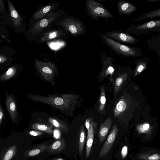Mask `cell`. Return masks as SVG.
Masks as SVG:
<instances>
[{"instance_id": "6da1fadb", "label": "cell", "mask_w": 160, "mask_h": 160, "mask_svg": "<svg viewBox=\"0 0 160 160\" xmlns=\"http://www.w3.org/2000/svg\"><path fill=\"white\" fill-rule=\"evenodd\" d=\"M27 98L34 102L48 104L53 108L72 117L74 111L80 104V96L74 93L49 94L48 96L28 95Z\"/></svg>"}, {"instance_id": "7a4b0ae2", "label": "cell", "mask_w": 160, "mask_h": 160, "mask_svg": "<svg viewBox=\"0 0 160 160\" xmlns=\"http://www.w3.org/2000/svg\"><path fill=\"white\" fill-rule=\"evenodd\" d=\"M62 9L58 8L43 18L30 26L26 35L31 41L37 40L45 32L52 28L53 25L63 15Z\"/></svg>"}, {"instance_id": "3957f363", "label": "cell", "mask_w": 160, "mask_h": 160, "mask_svg": "<svg viewBox=\"0 0 160 160\" xmlns=\"http://www.w3.org/2000/svg\"><path fill=\"white\" fill-rule=\"evenodd\" d=\"M54 25L63 29L69 36L77 37L86 33L87 29L84 23L80 20L72 16L63 15Z\"/></svg>"}, {"instance_id": "277c9868", "label": "cell", "mask_w": 160, "mask_h": 160, "mask_svg": "<svg viewBox=\"0 0 160 160\" xmlns=\"http://www.w3.org/2000/svg\"><path fill=\"white\" fill-rule=\"evenodd\" d=\"M102 41L117 54L125 57L138 58L142 54L141 50L137 47H129L109 38L100 33Z\"/></svg>"}, {"instance_id": "5b68a950", "label": "cell", "mask_w": 160, "mask_h": 160, "mask_svg": "<svg viewBox=\"0 0 160 160\" xmlns=\"http://www.w3.org/2000/svg\"><path fill=\"white\" fill-rule=\"evenodd\" d=\"M85 13L92 20H98L99 18H115L100 2L94 0H86Z\"/></svg>"}, {"instance_id": "8992f818", "label": "cell", "mask_w": 160, "mask_h": 160, "mask_svg": "<svg viewBox=\"0 0 160 160\" xmlns=\"http://www.w3.org/2000/svg\"><path fill=\"white\" fill-rule=\"evenodd\" d=\"M43 61L35 59L34 63L39 73L48 82H52L56 76H58L59 72L54 62L44 58Z\"/></svg>"}, {"instance_id": "52a82bcc", "label": "cell", "mask_w": 160, "mask_h": 160, "mask_svg": "<svg viewBox=\"0 0 160 160\" xmlns=\"http://www.w3.org/2000/svg\"><path fill=\"white\" fill-rule=\"evenodd\" d=\"M125 31L127 33H131L137 36L148 34L151 32H159L160 20L151 21L138 25L132 24L126 28Z\"/></svg>"}, {"instance_id": "ba28073f", "label": "cell", "mask_w": 160, "mask_h": 160, "mask_svg": "<svg viewBox=\"0 0 160 160\" xmlns=\"http://www.w3.org/2000/svg\"><path fill=\"white\" fill-rule=\"evenodd\" d=\"M68 37V33L61 27L52 28L38 38L36 42L39 44L48 41L65 39Z\"/></svg>"}, {"instance_id": "9c48e42d", "label": "cell", "mask_w": 160, "mask_h": 160, "mask_svg": "<svg viewBox=\"0 0 160 160\" xmlns=\"http://www.w3.org/2000/svg\"><path fill=\"white\" fill-rule=\"evenodd\" d=\"M105 36L118 42L134 44L140 42L137 38L128 34L125 32L120 31H109L103 33Z\"/></svg>"}, {"instance_id": "30bf717a", "label": "cell", "mask_w": 160, "mask_h": 160, "mask_svg": "<svg viewBox=\"0 0 160 160\" xmlns=\"http://www.w3.org/2000/svg\"><path fill=\"white\" fill-rule=\"evenodd\" d=\"M118 131V126L114 124L107 139L102 147L99 154V158H104L110 151L115 141Z\"/></svg>"}, {"instance_id": "8fae6325", "label": "cell", "mask_w": 160, "mask_h": 160, "mask_svg": "<svg viewBox=\"0 0 160 160\" xmlns=\"http://www.w3.org/2000/svg\"><path fill=\"white\" fill-rule=\"evenodd\" d=\"M58 3L53 2L48 4L37 11L33 13L30 19V26L51 13L55 11L58 9Z\"/></svg>"}, {"instance_id": "7c38bea8", "label": "cell", "mask_w": 160, "mask_h": 160, "mask_svg": "<svg viewBox=\"0 0 160 160\" xmlns=\"http://www.w3.org/2000/svg\"><path fill=\"white\" fill-rule=\"evenodd\" d=\"M85 125L88 130L86 154V158L87 159L91 152L94 139V131L97 123L93 120L92 118H90L86 120Z\"/></svg>"}, {"instance_id": "4fadbf2b", "label": "cell", "mask_w": 160, "mask_h": 160, "mask_svg": "<svg viewBox=\"0 0 160 160\" xmlns=\"http://www.w3.org/2000/svg\"><path fill=\"white\" fill-rule=\"evenodd\" d=\"M100 56L102 66L100 76L102 78L107 77L108 75L112 77L114 72V69L112 65L114 61L113 58L108 56L104 52L101 53Z\"/></svg>"}, {"instance_id": "5bb4252c", "label": "cell", "mask_w": 160, "mask_h": 160, "mask_svg": "<svg viewBox=\"0 0 160 160\" xmlns=\"http://www.w3.org/2000/svg\"><path fill=\"white\" fill-rule=\"evenodd\" d=\"M9 14L12 27L16 29L22 28L24 26L23 16L20 15L17 11L12 2L9 0L7 1Z\"/></svg>"}, {"instance_id": "9a60e30c", "label": "cell", "mask_w": 160, "mask_h": 160, "mask_svg": "<svg viewBox=\"0 0 160 160\" xmlns=\"http://www.w3.org/2000/svg\"><path fill=\"white\" fill-rule=\"evenodd\" d=\"M118 11L119 15L127 16L130 15L137 9L134 4L128 1L121 0L117 4Z\"/></svg>"}, {"instance_id": "2e32d148", "label": "cell", "mask_w": 160, "mask_h": 160, "mask_svg": "<svg viewBox=\"0 0 160 160\" xmlns=\"http://www.w3.org/2000/svg\"><path fill=\"white\" fill-rule=\"evenodd\" d=\"M129 74L128 70L119 72L115 80L114 86L115 95H116L124 86Z\"/></svg>"}, {"instance_id": "e0dca14e", "label": "cell", "mask_w": 160, "mask_h": 160, "mask_svg": "<svg viewBox=\"0 0 160 160\" xmlns=\"http://www.w3.org/2000/svg\"><path fill=\"white\" fill-rule=\"evenodd\" d=\"M5 104L11 119L13 122L15 121L17 117V111L15 101L13 97L6 93Z\"/></svg>"}, {"instance_id": "ac0fdd59", "label": "cell", "mask_w": 160, "mask_h": 160, "mask_svg": "<svg viewBox=\"0 0 160 160\" xmlns=\"http://www.w3.org/2000/svg\"><path fill=\"white\" fill-rule=\"evenodd\" d=\"M112 123V119L109 117L101 124L98 132V137L100 143H102L104 140L111 128Z\"/></svg>"}, {"instance_id": "d6986e66", "label": "cell", "mask_w": 160, "mask_h": 160, "mask_svg": "<svg viewBox=\"0 0 160 160\" xmlns=\"http://www.w3.org/2000/svg\"><path fill=\"white\" fill-rule=\"evenodd\" d=\"M65 147L64 139L62 138L58 139L48 147V152L50 153H59L64 150Z\"/></svg>"}, {"instance_id": "ffe728a7", "label": "cell", "mask_w": 160, "mask_h": 160, "mask_svg": "<svg viewBox=\"0 0 160 160\" xmlns=\"http://www.w3.org/2000/svg\"><path fill=\"white\" fill-rule=\"evenodd\" d=\"M48 121L52 126L63 132H68V128L67 124L60 119L50 117L48 120Z\"/></svg>"}, {"instance_id": "44dd1931", "label": "cell", "mask_w": 160, "mask_h": 160, "mask_svg": "<svg viewBox=\"0 0 160 160\" xmlns=\"http://www.w3.org/2000/svg\"><path fill=\"white\" fill-rule=\"evenodd\" d=\"M136 64L135 68L133 71L136 76L145 70L148 67V62L146 57H143L134 60Z\"/></svg>"}, {"instance_id": "7402d4cb", "label": "cell", "mask_w": 160, "mask_h": 160, "mask_svg": "<svg viewBox=\"0 0 160 160\" xmlns=\"http://www.w3.org/2000/svg\"><path fill=\"white\" fill-rule=\"evenodd\" d=\"M78 132V149L79 154L82 155L83 153L86 139L85 131L83 125H82L80 126Z\"/></svg>"}, {"instance_id": "603a6c76", "label": "cell", "mask_w": 160, "mask_h": 160, "mask_svg": "<svg viewBox=\"0 0 160 160\" xmlns=\"http://www.w3.org/2000/svg\"><path fill=\"white\" fill-rule=\"evenodd\" d=\"M53 126L51 124H45L41 123H34L32 124L31 128L34 129L52 134L53 133Z\"/></svg>"}, {"instance_id": "cb8c5ba5", "label": "cell", "mask_w": 160, "mask_h": 160, "mask_svg": "<svg viewBox=\"0 0 160 160\" xmlns=\"http://www.w3.org/2000/svg\"><path fill=\"white\" fill-rule=\"evenodd\" d=\"M160 17V8L145 13L141 15L140 17L134 20L135 22L140 21L151 18Z\"/></svg>"}, {"instance_id": "d4e9b609", "label": "cell", "mask_w": 160, "mask_h": 160, "mask_svg": "<svg viewBox=\"0 0 160 160\" xmlns=\"http://www.w3.org/2000/svg\"><path fill=\"white\" fill-rule=\"evenodd\" d=\"M5 3L4 0H0V13L2 15V19L6 23L12 27L9 15L7 12Z\"/></svg>"}, {"instance_id": "484cf974", "label": "cell", "mask_w": 160, "mask_h": 160, "mask_svg": "<svg viewBox=\"0 0 160 160\" xmlns=\"http://www.w3.org/2000/svg\"><path fill=\"white\" fill-rule=\"evenodd\" d=\"M100 95L98 102V110L100 112H102L105 108L106 97L105 87L104 85L100 87Z\"/></svg>"}, {"instance_id": "4316f807", "label": "cell", "mask_w": 160, "mask_h": 160, "mask_svg": "<svg viewBox=\"0 0 160 160\" xmlns=\"http://www.w3.org/2000/svg\"><path fill=\"white\" fill-rule=\"evenodd\" d=\"M136 129L139 134L145 133L150 135L152 131V128L148 123H145L137 126Z\"/></svg>"}, {"instance_id": "83f0119b", "label": "cell", "mask_w": 160, "mask_h": 160, "mask_svg": "<svg viewBox=\"0 0 160 160\" xmlns=\"http://www.w3.org/2000/svg\"><path fill=\"white\" fill-rule=\"evenodd\" d=\"M17 70V68L15 66L10 68L5 73L0 76V79L6 80L10 79L16 74Z\"/></svg>"}, {"instance_id": "f1b7e54d", "label": "cell", "mask_w": 160, "mask_h": 160, "mask_svg": "<svg viewBox=\"0 0 160 160\" xmlns=\"http://www.w3.org/2000/svg\"><path fill=\"white\" fill-rule=\"evenodd\" d=\"M48 146L45 144H42L38 146L36 148L30 151L28 155L30 156H34L47 150Z\"/></svg>"}, {"instance_id": "f546056e", "label": "cell", "mask_w": 160, "mask_h": 160, "mask_svg": "<svg viewBox=\"0 0 160 160\" xmlns=\"http://www.w3.org/2000/svg\"><path fill=\"white\" fill-rule=\"evenodd\" d=\"M138 158L145 160H159L160 159V156L159 154L157 153L151 154L144 153L140 155Z\"/></svg>"}, {"instance_id": "4dcf8cb0", "label": "cell", "mask_w": 160, "mask_h": 160, "mask_svg": "<svg viewBox=\"0 0 160 160\" xmlns=\"http://www.w3.org/2000/svg\"><path fill=\"white\" fill-rule=\"evenodd\" d=\"M2 22L0 21V33L8 37L9 35L8 32L5 25Z\"/></svg>"}, {"instance_id": "1f68e13d", "label": "cell", "mask_w": 160, "mask_h": 160, "mask_svg": "<svg viewBox=\"0 0 160 160\" xmlns=\"http://www.w3.org/2000/svg\"><path fill=\"white\" fill-rule=\"evenodd\" d=\"M53 136L56 139H58L61 138V133L60 130L56 128L53 131Z\"/></svg>"}, {"instance_id": "d6a6232c", "label": "cell", "mask_w": 160, "mask_h": 160, "mask_svg": "<svg viewBox=\"0 0 160 160\" xmlns=\"http://www.w3.org/2000/svg\"><path fill=\"white\" fill-rule=\"evenodd\" d=\"M128 153V147L127 146H124L122 148L121 155L122 158H124L127 156Z\"/></svg>"}, {"instance_id": "836d02e7", "label": "cell", "mask_w": 160, "mask_h": 160, "mask_svg": "<svg viewBox=\"0 0 160 160\" xmlns=\"http://www.w3.org/2000/svg\"><path fill=\"white\" fill-rule=\"evenodd\" d=\"M13 153V151L12 150H9L5 156L4 160H9L10 159L12 156Z\"/></svg>"}, {"instance_id": "e575fe53", "label": "cell", "mask_w": 160, "mask_h": 160, "mask_svg": "<svg viewBox=\"0 0 160 160\" xmlns=\"http://www.w3.org/2000/svg\"><path fill=\"white\" fill-rule=\"evenodd\" d=\"M29 133L31 135L34 136H40L43 134L42 132L36 130L31 131L29 132Z\"/></svg>"}, {"instance_id": "d590c367", "label": "cell", "mask_w": 160, "mask_h": 160, "mask_svg": "<svg viewBox=\"0 0 160 160\" xmlns=\"http://www.w3.org/2000/svg\"><path fill=\"white\" fill-rule=\"evenodd\" d=\"M8 59V58L4 55L0 54V63L6 62Z\"/></svg>"}, {"instance_id": "8d00e7d4", "label": "cell", "mask_w": 160, "mask_h": 160, "mask_svg": "<svg viewBox=\"0 0 160 160\" xmlns=\"http://www.w3.org/2000/svg\"><path fill=\"white\" fill-rule=\"evenodd\" d=\"M3 116V113L2 107L0 105V124L1 123Z\"/></svg>"}, {"instance_id": "74e56055", "label": "cell", "mask_w": 160, "mask_h": 160, "mask_svg": "<svg viewBox=\"0 0 160 160\" xmlns=\"http://www.w3.org/2000/svg\"><path fill=\"white\" fill-rule=\"evenodd\" d=\"M160 0H145V1H147V2H154L158 1H160Z\"/></svg>"}, {"instance_id": "f35d334b", "label": "cell", "mask_w": 160, "mask_h": 160, "mask_svg": "<svg viewBox=\"0 0 160 160\" xmlns=\"http://www.w3.org/2000/svg\"><path fill=\"white\" fill-rule=\"evenodd\" d=\"M2 15H1V14L0 13V21L1 22H3V21L2 20Z\"/></svg>"}, {"instance_id": "ab89813d", "label": "cell", "mask_w": 160, "mask_h": 160, "mask_svg": "<svg viewBox=\"0 0 160 160\" xmlns=\"http://www.w3.org/2000/svg\"><path fill=\"white\" fill-rule=\"evenodd\" d=\"M55 160H64L63 159L61 158H58L57 159H56Z\"/></svg>"}]
</instances>
